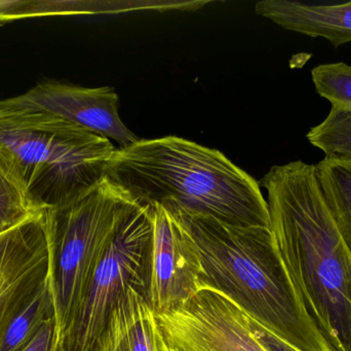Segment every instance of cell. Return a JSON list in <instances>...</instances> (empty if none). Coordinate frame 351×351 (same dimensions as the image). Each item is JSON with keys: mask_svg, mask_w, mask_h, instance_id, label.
<instances>
[{"mask_svg": "<svg viewBox=\"0 0 351 351\" xmlns=\"http://www.w3.org/2000/svg\"><path fill=\"white\" fill-rule=\"evenodd\" d=\"M115 150L107 138L53 113L0 103V159L40 210L101 183Z\"/></svg>", "mask_w": 351, "mask_h": 351, "instance_id": "obj_4", "label": "cell"}, {"mask_svg": "<svg viewBox=\"0 0 351 351\" xmlns=\"http://www.w3.org/2000/svg\"><path fill=\"white\" fill-rule=\"evenodd\" d=\"M160 335L149 303L131 288L111 313L95 351H160Z\"/></svg>", "mask_w": 351, "mask_h": 351, "instance_id": "obj_12", "label": "cell"}, {"mask_svg": "<svg viewBox=\"0 0 351 351\" xmlns=\"http://www.w3.org/2000/svg\"><path fill=\"white\" fill-rule=\"evenodd\" d=\"M105 177L140 205L158 204L233 226L270 228L259 183L219 150L184 138L139 139L117 148Z\"/></svg>", "mask_w": 351, "mask_h": 351, "instance_id": "obj_2", "label": "cell"}, {"mask_svg": "<svg viewBox=\"0 0 351 351\" xmlns=\"http://www.w3.org/2000/svg\"><path fill=\"white\" fill-rule=\"evenodd\" d=\"M152 207L154 247L148 303L158 315L177 308L200 290L202 265L183 225L164 206Z\"/></svg>", "mask_w": 351, "mask_h": 351, "instance_id": "obj_9", "label": "cell"}, {"mask_svg": "<svg viewBox=\"0 0 351 351\" xmlns=\"http://www.w3.org/2000/svg\"><path fill=\"white\" fill-rule=\"evenodd\" d=\"M267 192L270 230L291 280L334 351H351V251L326 202L317 165L272 167Z\"/></svg>", "mask_w": 351, "mask_h": 351, "instance_id": "obj_1", "label": "cell"}, {"mask_svg": "<svg viewBox=\"0 0 351 351\" xmlns=\"http://www.w3.org/2000/svg\"><path fill=\"white\" fill-rule=\"evenodd\" d=\"M307 139L325 159L351 162V111L332 106L328 117L309 130Z\"/></svg>", "mask_w": 351, "mask_h": 351, "instance_id": "obj_15", "label": "cell"}, {"mask_svg": "<svg viewBox=\"0 0 351 351\" xmlns=\"http://www.w3.org/2000/svg\"><path fill=\"white\" fill-rule=\"evenodd\" d=\"M45 212L33 202L18 177L0 159V235Z\"/></svg>", "mask_w": 351, "mask_h": 351, "instance_id": "obj_14", "label": "cell"}, {"mask_svg": "<svg viewBox=\"0 0 351 351\" xmlns=\"http://www.w3.org/2000/svg\"><path fill=\"white\" fill-rule=\"evenodd\" d=\"M249 317L250 328H251L254 335L268 351H299L291 346L290 344L286 343L280 338L276 337L274 334L270 333L251 317Z\"/></svg>", "mask_w": 351, "mask_h": 351, "instance_id": "obj_19", "label": "cell"}, {"mask_svg": "<svg viewBox=\"0 0 351 351\" xmlns=\"http://www.w3.org/2000/svg\"><path fill=\"white\" fill-rule=\"evenodd\" d=\"M152 247V207L132 201L103 249L53 351H95L111 313L130 288H137L148 301Z\"/></svg>", "mask_w": 351, "mask_h": 351, "instance_id": "obj_6", "label": "cell"}, {"mask_svg": "<svg viewBox=\"0 0 351 351\" xmlns=\"http://www.w3.org/2000/svg\"><path fill=\"white\" fill-rule=\"evenodd\" d=\"M55 317L49 286L14 319L1 343L0 351H22L49 317Z\"/></svg>", "mask_w": 351, "mask_h": 351, "instance_id": "obj_16", "label": "cell"}, {"mask_svg": "<svg viewBox=\"0 0 351 351\" xmlns=\"http://www.w3.org/2000/svg\"><path fill=\"white\" fill-rule=\"evenodd\" d=\"M311 78L317 94L332 106L351 111L350 65L342 62L321 64L311 70Z\"/></svg>", "mask_w": 351, "mask_h": 351, "instance_id": "obj_17", "label": "cell"}, {"mask_svg": "<svg viewBox=\"0 0 351 351\" xmlns=\"http://www.w3.org/2000/svg\"><path fill=\"white\" fill-rule=\"evenodd\" d=\"M164 207L193 240L202 265L200 288L220 292L297 350L334 351L305 309L270 228L233 226Z\"/></svg>", "mask_w": 351, "mask_h": 351, "instance_id": "obj_3", "label": "cell"}, {"mask_svg": "<svg viewBox=\"0 0 351 351\" xmlns=\"http://www.w3.org/2000/svg\"><path fill=\"white\" fill-rule=\"evenodd\" d=\"M160 351H183L179 350V348H175V346H171L166 338H165L164 334L160 331Z\"/></svg>", "mask_w": 351, "mask_h": 351, "instance_id": "obj_20", "label": "cell"}, {"mask_svg": "<svg viewBox=\"0 0 351 351\" xmlns=\"http://www.w3.org/2000/svg\"><path fill=\"white\" fill-rule=\"evenodd\" d=\"M0 103L53 113L108 140H114L119 148L139 140L121 121L119 95L110 87L84 88L62 82H40Z\"/></svg>", "mask_w": 351, "mask_h": 351, "instance_id": "obj_10", "label": "cell"}, {"mask_svg": "<svg viewBox=\"0 0 351 351\" xmlns=\"http://www.w3.org/2000/svg\"><path fill=\"white\" fill-rule=\"evenodd\" d=\"M132 200L106 177L63 205L45 210L49 286L56 343L65 331L90 274Z\"/></svg>", "mask_w": 351, "mask_h": 351, "instance_id": "obj_5", "label": "cell"}, {"mask_svg": "<svg viewBox=\"0 0 351 351\" xmlns=\"http://www.w3.org/2000/svg\"><path fill=\"white\" fill-rule=\"evenodd\" d=\"M45 212L0 235V343L14 319L47 286Z\"/></svg>", "mask_w": 351, "mask_h": 351, "instance_id": "obj_8", "label": "cell"}, {"mask_svg": "<svg viewBox=\"0 0 351 351\" xmlns=\"http://www.w3.org/2000/svg\"><path fill=\"white\" fill-rule=\"evenodd\" d=\"M256 12L287 30L328 39L335 47L351 43V1L315 5L292 0H262Z\"/></svg>", "mask_w": 351, "mask_h": 351, "instance_id": "obj_11", "label": "cell"}, {"mask_svg": "<svg viewBox=\"0 0 351 351\" xmlns=\"http://www.w3.org/2000/svg\"><path fill=\"white\" fill-rule=\"evenodd\" d=\"M317 169L326 202L351 251V162L324 159Z\"/></svg>", "mask_w": 351, "mask_h": 351, "instance_id": "obj_13", "label": "cell"}, {"mask_svg": "<svg viewBox=\"0 0 351 351\" xmlns=\"http://www.w3.org/2000/svg\"><path fill=\"white\" fill-rule=\"evenodd\" d=\"M156 319L167 341L183 351H268L252 332L247 315L213 288H200Z\"/></svg>", "mask_w": 351, "mask_h": 351, "instance_id": "obj_7", "label": "cell"}, {"mask_svg": "<svg viewBox=\"0 0 351 351\" xmlns=\"http://www.w3.org/2000/svg\"><path fill=\"white\" fill-rule=\"evenodd\" d=\"M56 346L55 317H49L43 324L36 335L22 351H53Z\"/></svg>", "mask_w": 351, "mask_h": 351, "instance_id": "obj_18", "label": "cell"}]
</instances>
